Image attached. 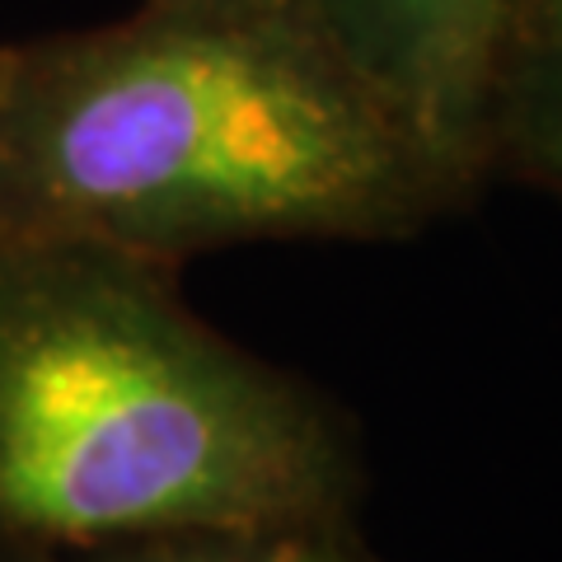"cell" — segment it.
<instances>
[{"instance_id": "obj_2", "label": "cell", "mask_w": 562, "mask_h": 562, "mask_svg": "<svg viewBox=\"0 0 562 562\" xmlns=\"http://www.w3.org/2000/svg\"><path fill=\"white\" fill-rule=\"evenodd\" d=\"M361 492L351 417L211 328L179 268L0 239V553L324 535Z\"/></svg>"}, {"instance_id": "obj_4", "label": "cell", "mask_w": 562, "mask_h": 562, "mask_svg": "<svg viewBox=\"0 0 562 562\" xmlns=\"http://www.w3.org/2000/svg\"><path fill=\"white\" fill-rule=\"evenodd\" d=\"M487 179L562 198V10L525 29L506 57L487 122Z\"/></svg>"}, {"instance_id": "obj_1", "label": "cell", "mask_w": 562, "mask_h": 562, "mask_svg": "<svg viewBox=\"0 0 562 562\" xmlns=\"http://www.w3.org/2000/svg\"><path fill=\"white\" fill-rule=\"evenodd\" d=\"M464 198L310 0H140L0 43V239L183 268L277 239H408Z\"/></svg>"}, {"instance_id": "obj_6", "label": "cell", "mask_w": 562, "mask_h": 562, "mask_svg": "<svg viewBox=\"0 0 562 562\" xmlns=\"http://www.w3.org/2000/svg\"><path fill=\"white\" fill-rule=\"evenodd\" d=\"M305 562H375V558L361 549L357 525H342V530H328V535L314 539Z\"/></svg>"}, {"instance_id": "obj_3", "label": "cell", "mask_w": 562, "mask_h": 562, "mask_svg": "<svg viewBox=\"0 0 562 562\" xmlns=\"http://www.w3.org/2000/svg\"><path fill=\"white\" fill-rule=\"evenodd\" d=\"M347 61L469 202L487 183V122L520 0H310Z\"/></svg>"}, {"instance_id": "obj_5", "label": "cell", "mask_w": 562, "mask_h": 562, "mask_svg": "<svg viewBox=\"0 0 562 562\" xmlns=\"http://www.w3.org/2000/svg\"><path fill=\"white\" fill-rule=\"evenodd\" d=\"M328 535V530H324ZM319 535H235V530H188L94 543L57 553H0V562H305Z\"/></svg>"}, {"instance_id": "obj_7", "label": "cell", "mask_w": 562, "mask_h": 562, "mask_svg": "<svg viewBox=\"0 0 562 562\" xmlns=\"http://www.w3.org/2000/svg\"><path fill=\"white\" fill-rule=\"evenodd\" d=\"M553 10H562V0H520V14H516V38L525 29H535L539 20H549ZM516 47V43H512Z\"/></svg>"}]
</instances>
